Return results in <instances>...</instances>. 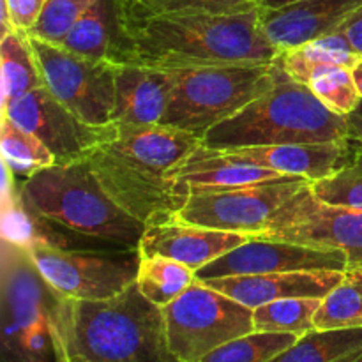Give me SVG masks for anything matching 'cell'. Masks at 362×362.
Here are the masks:
<instances>
[{
	"label": "cell",
	"mask_w": 362,
	"mask_h": 362,
	"mask_svg": "<svg viewBox=\"0 0 362 362\" xmlns=\"http://www.w3.org/2000/svg\"><path fill=\"white\" fill-rule=\"evenodd\" d=\"M18 225L7 240L57 250H138L144 223L119 207L87 161L53 165L18 186Z\"/></svg>",
	"instance_id": "obj_1"
},
{
	"label": "cell",
	"mask_w": 362,
	"mask_h": 362,
	"mask_svg": "<svg viewBox=\"0 0 362 362\" xmlns=\"http://www.w3.org/2000/svg\"><path fill=\"white\" fill-rule=\"evenodd\" d=\"M279 49L265 37L260 7L235 13H166L129 16L124 11L113 64L159 69L264 66Z\"/></svg>",
	"instance_id": "obj_2"
},
{
	"label": "cell",
	"mask_w": 362,
	"mask_h": 362,
	"mask_svg": "<svg viewBox=\"0 0 362 362\" xmlns=\"http://www.w3.org/2000/svg\"><path fill=\"white\" fill-rule=\"evenodd\" d=\"M200 147V138L175 127L115 124V133L85 161L105 193L147 226L173 218L186 205L191 189L177 175Z\"/></svg>",
	"instance_id": "obj_3"
},
{
	"label": "cell",
	"mask_w": 362,
	"mask_h": 362,
	"mask_svg": "<svg viewBox=\"0 0 362 362\" xmlns=\"http://www.w3.org/2000/svg\"><path fill=\"white\" fill-rule=\"evenodd\" d=\"M60 362H179L166 339L163 308L141 296L136 281L119 296L55 308Z\"/></svg>",
	"instance_id": "obj_4"
},
{
	"label": "cell",
	"mask_w": 362,
	"mask_h": 362,
	"mask_svg": "<svg viewBox=\"0 0 362 362\" xmlns=\"http://www.w3.org/2000/svg\"><path fill=\"white\" fill-rule=\"evenodd\" d=\"M346 117L331 112L317 95L292 80L274 60L271 88L240 112L205 133L202 145L214 151L258 145H296L341 141Z\"/></svg>",
	"instance_id": "obj_5"
},
{
	"label": "cell",
	"mask_w": 362,
	"mask_h": 362,
	"mask_svg": "<svg viewBox=\"0 0 362 362\" xmlns=\"http://www.w3.org/2000/svg\"><path fill=\"white\" fill-rule=\"evenodd\" d=\"M0 362H60L55 308L48 285L27 247L4 239L0 278Z\"/></svg>",
	"instance_id": "obj_6"
},
{
	"label": "cell",
	"mask_w": 362,
	"mask_h": 362,
	"mask_svg": "<svg viewBox=\"0 0 362 362\" xmlns=\"http://www.w3.org/2000/svg\"><path fill=\"white\" fill-rule=\"evenodd\" d=\"M173 71L175 85L161 126L186 131L200 140L209 129L269 90L274 81V62Z\"/></svg>",
	"instance_id": "obj_7"
},
{
	"label": "cell",
	"mask_w": 362,
	"mask_h": 362,
	"mask_svg": "<svg viewBox=\"0 0 362 362\" xmlns=\"http://www.w3.org/2000/svg\"><path fill=\"white\" fill-rule=\"evenodd\" d=\"M166 339L179 362H200L225 343L255 331L253 310L197 279L163 308Z\"/></svg>",
	"instance_id": "obj_8"
},
{
	"label": "cell",
	"mask_w": 362,
	"mask_h": 362,
	"mask_svg": "<svg viewBox=\"0 0 362 362\" xmlns=\"http://www.w3.org/2000/svg\"><path fill=\"white\" fill-rule=\"evenodd\" d=\"M311 180L283 175L264 182L218 189H191L186 205L173 218L191 225L258 237L272 214Z\"/></svg>",
	"instance_id": "obj_9"
},
{
	"label": "cell",
	"mask_w": 362,
	"mask_h": 362,
	"mask_svg": "<svg viewBox=\"0 0 362 362\" xmlns=\"http://www.w3.org/2000/svg\"><path fill=\"white\" fill-rule=\"evenodd\" d=\"M45 87L78 119L92 126L113 122L115 66L108 60H90L64 46L28 34Z\"/></svg>",
	"instance_id": "obj_10"
},
{
	"label": "cell",
	"mask_w": 362,
	"mask_h": 362,
	"mask_svg": "<svg viewBox=\"0 0 362 362\" xmlns=\"http://www.w3.org/2000/svg\"><path fill=\"white\" fill-rule=\"evenodd\" d=\"M32 262L53 290L76 300H103L119 296L136 281L140 251L57 250L32 244Z\"/></svg>",
	"instance_id": "obj_11"
},
{
	"label": "cell",
	"mask_w": 362,
	"mask_h": 362,
	"mask_svg": "<svg viewBox=\"0 0 362 362\" xmlns=\"http://www.w3.org/2000/svg\"><path fill=\"white\" fill-rule=\"evenodd\" d=\"M258 239L343 251L349 269L361 267L362 211L325 204L306 186L272 214Z\"/></svg>",
	"instance_id": "obj_12"
},
{
	"label": "cell",
	"mask_w": 362,
	"mask_h": 362,
	"mask_svg": "<svg viewBox=\"0 0 362 362\" xmlns=\"http://www.w3.org/2000/svg\"><path fill=\"white\" fill-rule=\"evenodd\" d=\"M4 115L30 131L55 156L57 165L85 161L99 144L115 133V124L92 126L78 119L42 87L2 105Z\"/></svg>",
	"instance_id": "obj_13"
},
{
	"label": "cell",
	"mask_w": 362,
	"mask_h": 362,
	"mask_svg": "<svg viewBox=\"0 0 362 362\" xmlns=\"http://www.w3.org/2000/svg\"><path fill=\"white\" fill-rule=\"evenodd\" d=\"M349 269V258L343 251L318 250L300 244L281 243L253 237L235 250L194 272L197 279L232 278V276H260L296 271H338Z\"/></svg>",
	"instance_id": "obj_14"
},
{
	"label": "cell",
	"mask_w": 362,
	"mask_h": 362,
	"mask_svg": "<svg viewBox=\"0 0 362 362\" xmlns=\"http://www.w3.org/2000/svg\"><path fill=\"white\" fill-rule=\"evenodd\" d=\"M251 239L253 235L247 233L225 232L170 218L145 226L138 251L140 257L172 258L197 272Z\"/></svg>",
	"instance_id": "obj_15"
},
{
	"label": "cell",
	"mask_w": 362,
	"mask_h": 362,
	"mask_svg": "<svg viewBox=\"0 0 362 362\" xmlns=\"http://www.w3.org/2000/svg\"><path fill=\"white\" fill-rule=\"evenodd\" d=\"M362 0H300L278 9H260L265 37L281 52L339 30Z\"/></svg>",
	"instance_id": "obj_16"
},
{
	"label": "cell",
	"mask_w": 362,
	"mask_h": 362,
	"mask_svg": "<svg viewBox=\"0 0 362 362\" xmlns=\"http://www.w3.org/2000/svg\"><path fill=\"white\" fill-rule=\"evenodd\" d=\"M223 158L246 165L274 170L281 175H299L304 179L320 180L332 175L350 163L345 140L324 144L296 145H258L218 151Z\"/></svg>",
	"instance_id": "obj_17"
},
{
	"label": "cell",
	"mask_w": 362,
	"mask_h": 362,
	"mask_svg": "<svg viewBox=\"0 0 362 362\" xmlns=\"http://www.w3.org/2000/svg\"><path fill=\"white\" fill-rule=\"evenodd\" d=\"M173 85V69L117 64L113 122L127 126L161 124L172 98Z\"/></svg>",
	"instance_id": "obj_18"
},
{
	"label": "cell",
	"mask_w": 362,
	"mask_h": 362,
	"mask_svg": "<svg viewBox=\"0 0 362 362\" xmlns=\"http://www.w3.org/2000/svg\"><path fill=\"white\" fill-rule=\"evenodd\" d=\"M343 279L338 271H296L260 276H232L204 281L250 310L279 299H324Z\"/></svg>",
	"instance_id": "obj_19"
},
{
	"label": "cell",
	"mask_w": 362,
	"mask_h": 362,
	"mask_svg": "<svg viewBox=\"0 0 362 362\" xmlns=\"http://www.w3.org/2000/svg\"><path fill=\"white\" fill-rule=\"evenodd\" d=\"M276 177L283 175L274 170L232 161L228 158H223L214 148H207L202 145L184 163L177 179L189 189H218V187H237L264 182V180L276 179Z\"/></svg>",
	"instance_id": "obj_20"
},
{
	"label": "cell",
	"mask_w": 362,
	"mask_h": 362,
	"mask_svg": "<svg viewBox=\"0 0 362 362\" xmlns=\"http://www.w3.org/2000/svg\"><path fill=\"white\" fill-rule=\"evenodd\" d=\"M124 0H99L73 25L60 46L90 60L112 62L120 37Z\"/></svg>",
	"instance_id": "obj_21"
},
{
	"label": "cell",
	"mask_w": 362,
	"mask_h": 362,
	"mask_svg": "<svg viewBox=\"0 0 362 362\" xmlns=\"http://www.w3.org/2000/svg\"><path fill=\"white\" fill-rule=\"evenodd\" d=\"M0 73H2V105L45 85L27 32L14 30V28L2 32Z\"/></svg>",
	"instance_id": "obj_22"
},
{
	"label": "cell",
	"mask_w": 362,
	"mask_h": 362,
	"mask_svg": "<svg viewBox=\"0 0 362 362\" xmlns=\"http://www.w3.org/2000/svg\"><path fill=\"white\" fill-rule=\"evenodd\" d=\"M362 356V327L315 331L269 362H354Z\"/></svg>",
	"instance_id": "obj_23"
},
{
	"label": "cell",
	"mask_w": 362,
	"mask_h": 362,
	"mask_svg": "<svg viewBox=\"0 0 362 362\" xmlns=\"http://www.w3.org/2000/svg\"><path fill=\"white\" fill-rule=\"evenodd\" d=\"M197 281L193 269L165 257H141L136 285L141 296L159 308L182 296Z\"/></svg>",
	"instance_id": "obj_24"
},
{
	"label": "cell",
	"mask_w": 362,
	"mask_h": 362,
	"mask_svg": "<svg viewBox=\"0 0 362 362\" xmlns=\"http://www.w3.org/2000/svg\"><path fill=\"white\" fill-rule=\"evenodd\" d=\"M292 80L306 85L331 112L346 117L359 105L361 94L350 67L317 64L300 71Z\"/></svg>",
	"instance_id": "obj_25"
},
{
	"label": "cell",
	"mask_w": 362,
	"mask_h": 362,
	"mask_svg": "<svg viewBox=\"0 0 362 362\" xmlns=\"http://www.w3.org/2000/svg\"><path fill=\"white\" fill-rule=\"evenodd\" d=\"M362 327V265L346 269L338 286L322 299L315 315V329Z\"/></svg>",
	"instance_id": "obj_26"
},
{
	"label": "cell",
	"mask_w": 362,
	"mask_h": 362,
	"mask_svg": "<svg viewBox=\"0 0 362 362\" xmlns=\"http://www.w3.org/2000/svg\"><path fill=\"white\" fill-rule=\"evenodd\" d=\"M361 59L362 57L354 49L346 35L341 30H336L306 45L281 49L276 62L290 78H293L300 71L317 66V64H336V66H345L352 69Z\"/></svg>",
	"instance_id": "obj_27"
},
{
	"label": "cell",
	"mask_w": 362,
	"mask_h": 362,
	"mask_svg": "<svg viewBox=\"0 0 362 362\" xmlns=\"http://www.w3.org/2000/svg\"><path fill=\"white\" fill-rule=\"evenodd\" d=\"M0 148L6 168L23 179L57 165L55 156L35 134L14 124L6 115H2L0 126Z\"/></svg>",
	"instance_id": "obj_28"
},
{
	"label": "cell",
	"mask_w": 362,
	"mask_h": 362,
	"mask_svg": "<svg viewBox=\"0 0 362 362\" xmlns=\"http://www.w3.org/2000/svg\"><path fill=\"white\" fill-rule=\"evenodd\" d=\"M322 299H279L253 310L255 331L262 332H288L299 338L315 331V315L320 308Z\"/></svg>",
	"instance_id": "obj_29"
},
{
	"label": "cell",
	"mask_w": 362,
	"mask_h": 362,
	"mask_svg": "<svg viewBox=\"0 0 362 362\" xmlns=\"http://www.w3.org/2000/svg\"><path fill=\"white\" fill-rule=\"evenodd\" d=\"M297 339L299 336L288 332L253 331L225 343L200 362H269Z\"/></svg>",
	"instance_id": "obj_30"
},
{
	"label": "cell",
	"mask_w": 362,
	"mask_h": 362,
	"mask_svg": "<svg viewBox=\"0 0 362 362\" xmlns=\"http://www.w3.org/2000/svg\"><path fill=\"white\" fill-rule=\"evenodd\" d=\"M258 7L257 0H124L129 16L166 13H235Z\"/></svg>",
	"instance_id": "obj_31"
},
{
	"label": "cell",
	"mask_w": 362,
	"mask_h": 362,
	"mask_svg": "<svg viewBox=\"0 0 362 362\" xmlns=\"http://www.w3.org/2000/svg\"><path fill=\"white\" fill-rule=\"evenodd\" d=\"M99 0H46L37 23L28 34L60 45L73 25Z\"/></svg>",
	"instance_id": "obj_32"
},
{
	"label": "cell",
	"mask_w": 362,
	"mask_h": 362,
	"mask_svg": "<svg viewBox=\"0 0 362 362\" xmlns=\"http://www.w3.org/2000/svg\"><path fill=\"white\" fill-rule=\"evenodd\" d=\"M318 200L362 211V161L349 163L332 175L310 184Z\"/></svg>",
	"instance_id": "obj_33"
},
{
	"label": "cell",
	"mask_w": 362,
	"mask_h": 362,
	"mask_svg": "<svg viewBox=\"0 0 362 362\" xmlns=\"http://www.w3.org/2000/svg\"><path fill=\"white\" fill-rule=\"evenodd\" d=\"M46 0H4L2 4V32L14 30L30 32L37 23Z\"/></svg>",
	"instance_id": "obj_34"
},
{
	"label": "cell",
	"mask_w": 362,
	"mask_h": 362,
	"mask_svg": "<svg viewBox=\"0 0 362 362\" xmlns=\"http://www.w3.org/2000/svg\"><path fill=\"white\" fill-rule=\"evenodd\" d=\"M345 144L349 147L350 163L362 161V99L354 112L346 115V136Z\"/></svg>",
	"instance_id": "obj_35"
},
{
	"label": "cell",
	"mask_w": 362,
	"mask_h": 362,
	"mask_svg": "<svg viewBox=\"0 0 362 362\" xmlns=\"http://www.w3.org/2000/svg\"><path fill=\"white\" fill-rule=\"evenodd\" d=\"M339 30L346 35L354 49L362 57V9L357 11Z\"/></svg>",
	"instance_id": "obj_36"
},
{
	"label": "cell",
	"mask_w": 362,
	"mask_h": 362,
	"mask_svg": "<svg viewBox=\"0 0 362 362\" xmlns=\"http://www.w3.org/2000/svg\"><path fill=\"white\" fill-rule=\"evenodd\" d=\"M260 9H278V7L288 6V4L300 2V0H257Z\"/></svg>",
	"instance_id": "obj_37"
},
{
	"label": "cell",
	"mask_w": 362,
	"mask_h": 362,
	"mask_svg": "<svg viewBox=\"0 0 362 362\" xmlns=\"http://www.w3.org/2000/svg\"><path fill=\"white\" fill-rule=\"evenodd\" d=\"M352 74H354V80H356L357 88H359L361 98H362V59L352 67Z\"/></svg>",
	"instance_id": "obj_38"
},
{
	"label": "cell",
	"mask_w": 362,
	"mask_h": 362,
	"mask_svg": "<svg viewBox=\"0 0 362 362\" xmlns=\"http://www.w3.org/2000/svg\"><path fill=\"white\" fill-rule=\"evenodd\" d=\"M354 362H362V356L359 357V359H356V361H354Z\"/></svg>",
	"instance_id": "obj_39"
}]
</instances>
